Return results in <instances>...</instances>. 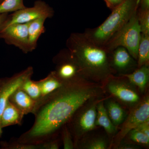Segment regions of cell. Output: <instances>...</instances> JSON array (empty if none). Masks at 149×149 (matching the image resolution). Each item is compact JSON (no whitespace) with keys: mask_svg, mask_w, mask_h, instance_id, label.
<instances>
[{"mask_svg":"<svg viewBox=\"0 0 149 149\" xmlns=\"http://www.w3.org/2000/svg\"><path fill=\"white\" fill-rule=\"evenodd\" d=\"M103 91L98 83L83 77L64 81L61 87L36 102L32 111L35 122L21 136L19 143L32 144L47 140L69 121L83 105L101 98Z\"/></svg>","mask_w":149,"mask_h":149,"instance_id":"6da1fadb","label":"cell"},{"mask_svg":"<svg viewBox=\"0 0 149 149\" xmlns=\"http://www.w3.org/2000/svg\"><path fill=\"white\" fill-rule=\"evenodd\" d=\"M66 45L86 80L105 83L113 75L109 52L104 46L89 40L84 33H72L67 40Z\"/></svg>","mask_w":149,"mask_h":149,"instance_id":"7a4b0ae2","label":"cell"},{"mask_svg":"<svg viewBox=\"0 0 149 149\" xmlns=\"http://www.w3.org/2000/svg\"><path fill=\"white\" fill-rule=\"evenodd\" d=\"M140 0H126L112 10L111 13L98 27L88 29L84 35L99 45L104 46L138 11Z\"/></svg>","mask_w":149,"mask_h":149,"instance_id":"3957f363","label":"cell"},{"mask_svg":"<svg viewBox=\"0 0 149 149\" xmlns=\"http://www.w3.org/2000/svg\"><path fill=\"white\" fill-rule=\"evenodd\" d=\"M137 13L138 11L104 46L109 52L118 47H123L137 61L141 35Z\"/></svg>","mask_w":149,"mask_h":149,"instance_id":"277c9868","label":"cell"},{"mask_svg":"<svg viewBox=\"0 0 149 149\" xmlns=\"http://www.w3.org/2000/svg\"><path fill=\"white\" fill-rule=\"evenodd\" d=\"M54 12L45 2L38 0L31 7H26L22 9L9 15L5 22L3 24L1 29L13 24L27 23L37 19L52 18Z\"/></svg>","mask_w":149,"mask_h":149,"instance_id":"5b68a950","label":"cell"},{"mask_svg":"<svg viewBox=\"0 0 149 149\" xmlns=\"http://www.w3.org/2000/svg\"><path fill=\"white\" fill-rule=\"evenodd\" d=\"M101 100L98 98L89 101L75 113L77 115L73 121V132L76 142L96 128L97 106Z\"/></svg>","mask_w":149,"mask_h":149,"instance_id":"8992f818","label":"cell"},{"mask_svg":"<svg viewBox=\"0 0 149 149\" xmlns=\"http://www.w3.org/2000/svg\"><path fill=\"white\" fill-rule=\"evenodd\" d=\"M134 106L123 122L120 131L115 137L113 141L114 148H117L130 130L135 129L142 123L149 120L148 96L145 97Z\"/></svg>","mask_w":149,"mask_h":149,"instance_id":"52a82bcc","label":"cell"},{"mask_svg":"<svg viewBox=\"0 0 149 149\" xmlns=\"http://www.w3.org/2000/svg\"><path fill=\"white\" fill-rule=\"evenodd\" d=\"M54 61L56 64L54 73L62 81L84 78L79 66L67 48L61 51L54 58Z\"/></svg>","mask_w":149,"mask_h":149,"instance_id":"ba28073f","label":"cell"},{"mask_svg":"<svg viewBox=\"0 0 149 149\" xmlns=\"http://www.w3.org/2000/svg\"><path fill=\"white\" fill-rule=\"evenodd\" d=\"M27 23L13 24L0 30V39L8 45L19 48L24 53L30 52Z\"/></svg>","mask_w":149,"mask_h":149,"instance_id":"9c48e42d","label":"cell"},{"mask_svg":"<svg viewBox=\"0 0 149 149\" xmlns=\"http://www.w3.org/2000/svg\"><path fill=\"white\" fill-rule=\"evenodd\" d=\"M107 82L108 92L124 103L134 106L140 101L137 91L125 80L115 78L112 75Z\"/></svg>","mask_w":149,"mask_h":149,"instance_id":"30bf717a","label":"cell"},{"mask_svg":"<svg viewBox=\"0 0 149 149\" xmlns=\"http://www.w3.org/2000/svg\"><path fill=\"white\" fill-rule=\"evenodd\" d=\"M109 59L113 72L119 75L132 72L138 67L137 61L123 47H118L110 52Z\"/></svg>","mask_w":149,"mask_h":149,"instance_id":"8fae6325","label":"cell"},{"mask_svg":"<svg viewBox=\"0 0 149 149\" xmlns=\"http://www.w3.org/2000/svg\"><path fill=\"white\" fill-rule=\"evenodd\" d=\"M33 73V68L29 67L9 78L0 87V118L10 96L27 79L31 78Z\"/></svg>","mask_w":149,"mask_h":149,"instance_id":"7c38bea8","label":"cell"},{"mask_svg":"<svg viewBox=\"0 0 149 149\" xmlns=\"http://www.w3.org/2000/svg\"><path fill=\"white\" fill-rule=\"evenodd\" d=\"M9 100L24 115L32 112L36 104V101L20 88L12 95Z\"/></svg>","mask_w":149,"mask_h":149,"instance_id":"4fadbf2b","label":"cell"},{"mask_svg":"<svg viewBox=\"0 0 149 149\" xmlns=\"http://www.w3.org/2000/svg\"><path fill=\"white\" fill-rule=\"evenodd\" d=\"M120 76L125 77L130 84L138 87L141 92L144 93L149 82V65H142L132 72Z\"/></svg>","mask_w":149,"mask_h":149,"instance_id":"5bb4252c","label":"cell"},{"mask_svg":"<svg viewBox=\"0 0 149 149\" xmlns=\"http://www.w3.org/2000/svg\"><path fill=\"white\" fill-rule=\"evenodd\" d=\"M24 115L8 100L1 115L0 127L2 128L9 125L20 124Z\"/></svg>","mask_w":149,"mask_h":149,"instance_id":"9a60e30c","label":"cell"},{"mask_svg":"<svg viewBox=\"0 0 149 149\" xmlns=\"http://www.w3.org/2000/svg\"><path fill=\"white\" fill-rule=\"evenodd\" d=\"M47 19L40 18L28 22V42L30 52L37 48L40 36L45 32V23Z\"/></svg>","mask_w":149,"mask_h":149,"instance_id":"2e32d148","label":"cell"},{"mask_svg":"<svg viewBox=\"0 0 149 149\" xmlns=\"http://www.w3.org/2000/svg\"><path fill=\"white\" fill-rule=\"evenodd\" d=\"M95 124L96 126L102 127L107 133L110 135L114 134L116 131V127L113 124L110 119L102 100L97 105Z\"/></svg>","mask_w":149,"mask_h":149,"instance_id":"e0dca14e","label":"cell"},{"mask_svg":"<svg viewBox=\"0 0 149 149\" xmlns=\"http://www.w3.org/2000/svg\"><path fill=\"white\" fill-rule=\"evenodd\" d=\"M40 88L41 98L48 95L63 85L64 81H62L52 71L43 80L37 81Z\"/></svg>","mask_w":149,"mask_h":149,"instance_id":"ac0fdd59","label":"cell"},{"mask_svg":"<svg viewBox=\"0 0 149 149\" xmlns=\"http://www.w3.org/2000/svg\"><path fill=\"white\" fill-rule=\"evenodd\" d=\"M105 108L110 119L116 127L123 122L126 116L125 112L117 102L112 100L107 101Z\"/></svg>","mask_w":149,"mask_h":149,"instance_id":"d6986e66","label":"cell"},{"mask_svg":"<svg viewBox=\"0 0 149 149\" xmlns=\"http://www.w3.org/2000/svg\"><path fill=\"white\" fill-rule=\"evenodd\" d=\"M137 61L138 67L143 65H149V34H141Z\"/></svg>","mask_w":149,"mask_h":149,"instance_id":"ffe728a7","label":"cell"},{"mask_svg":"<svg viewBox=\"0 0 149 149\" xmlns=\"http://www.w3.org/2000/svg\"><path fill=\"white\" fill-rule=\"evenodd\" d=\"M32 99L37 101L41 97V91L37 81L31 80V78H28L20 87Z\"/></svg>","mask_w":149,"mask_h":149,"instance_id":"44dd1931","label":"cell"},{"mask_svg":"<svg viewBox=\"0 0 149 149\" xmlns=\"http://www.w3.org/2000/svg\"><path fill=\"white\" fill-rule=\"evenodd\" d=\"M26 7L24 0H3L0 3V14L15 12Z\"/></svg>","mask_w":149,"mask_h":149,"instance_id":"7402d4cb","label":"cell"},{"mask_svg":"<svg viewBox=\"0 0 149 149\" xmlns=\"http://www.w3.org/2000/svg\"><path fill=\"white\" fill-rule=\"evenodd\" d=\"M109 145L106 139L98 137L85 141L80 147L85 149H106L108 148Z\"/></svg>","mask_w":149,"mask_h":149,"instance_id":"603a6c76","label":"cell"},{"mask_svg":"<svg viewBox=\"0 0 149 149\" xmlns=\"http://www.w3.org/2000/svg\"><path fill=\"white\" fill-rule=\"evenodd\" d=\"M137 14L141 34H149V10H141L138 9Z\"/></svg>","mask_w":149,"mask_h":149,"instance_id":"cb8c5ba5","label":"cell"},{"mask_svg":"<svg viewBox=\"0 0 149 149\" xmlns=\"http://www.w3.org/2000/svg\"><path fill=\"white\" fill-rule=\"evenodd\" d=\"M128 135L129 139L133 142L145 146H148L149 137L141 131L135 128L130 130Z\"/></svg>","mask_w":149,"mask_h":149,"instance_id":"d4e9b609","label":"cell"},{"mask_svg":"<svg viewBox=\"0 0 149 149\" xmlns=\"http://www.w3.org/2000/svg\"><path fill=\"white\" fill-rule=\"evenodd\" d=\"M63 141L65 149L74 148V145L72 141L71 134L65 127L63 132Z\"/></svg>","mask_w":149,"mask_h":149,"instance_id":"484cf974","label":"cell"},{"mask_svg":"<svg viewBox=\"0 0 149 149\" xmlns=\"http://www.w3.org/2000/svg\"><path fill=\"white\" fill-rule=\"evenodd\" d=\"M126 0H104L107 6L111 10L120 6Z\"/></svg>","mask_w":149,"mask_h":149,"instance_id":"4316f807","label":"cell"},{"mask_svg":"<svg viewBox=\"0 0 149 149\" xmlns=\"http://www.w3.org/2000/svg\"><path fill=\"white\" fill-rule=\"evenodd\" d=\"M135 128L149 137V120L142 123Z\"/></svg>","mask_w":149,"mask_h":149,"instance_id":"83f0119b","label":"cell"},{"mask_svg":"<svg viewBox=\"0 0 149 149\" xmlns=\"http://www.w3.org/2000/svg\"><path fill=\"white\" fill-rule=\"evenodd\" d=\"M118 149H139L141 148V147L137 145L130 143H124L121 141L117 147Z\"/></svg>","mask_w":149,"mask_h":149,"instance_id":"f1b7e54d","label":"cell"},{"mask_svg":"<svg viewBox=\"0 0 149 149\" xmlns=\"http://www.w3.org/2000/svg\"><path fill=\"white\" fill-rule=\"evenodd\" d=\"M139 9L141 10H149V0H140Z\"/></svg>","mask_w":149,"mask_h":149,"instance_id":"f546056e","label":"cell"},{"mask_svg":"<svg viewBox=\"0 0 149 149\" xmlns=\"http://www.w3.org/2000/svg\"><path fill=\"white\" fill-rule=\"evenodd\" d=\"M8 13L0 14V28L1 27L3 24H4L8 17Z\"/></svg>","mask_w":149,"mask_h":149,"instance_id":"4dcf8cb0","label":"cell"},{"mask_svg":"<svg viewBox=\"0 0 149 149\" xmlns=\"http://www.w3.org/2000/svg\"><path fill=\"white\" fill-rule=\"evenodd\" d=\"M3 0H0V3Z\"/></svg>","mask_w":149,"mask_h":149,"instance_id":"1f68e13d","label":"cell"},{"mask_svg":"<svg viewBox=\"0 0 149 149\" xmlns=\"http://www.w3.org/2000/svg\"><path fill=\"white\" fill-rule=\"evenodd\" d=\"M1 127H0V134H1Z\"/></svg>","mask_w":149,"mask_h":149,"instance_id":"d6a6232c","label":"cell"}]
</instances>
